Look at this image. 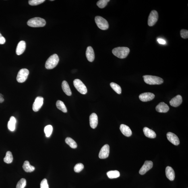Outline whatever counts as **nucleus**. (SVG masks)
<instances>
[{"mask_svg": "<svg viewBox=\"0 0 188 188\" xmlns=\"http://www.w3.org/2000/svg\"><path fill=\"white\" fill-rule=\"evenodd\" d=\"M130 50L125 47H119L114 48L112 53L116 57L120 59H124L128 55Z\"/></svg>", "mask_w": 188, "mask_h": 188, "instance_id": "f257e3e1", "label": "nucleus"}, {"mask_svg": "<svg viewBox=\"0 0 188 188\" xmlns=\"http://www.w3.org/2000/svg\"><path fill=\"white\" fill-rule=\"evenodd\" d=\"M143 77L145 83L149 85H160L164 82L163 79L154 76L146 75Z\"/></svg>", "mask_w": 188, "mask_h": 188, "instance_id": "f03ea898", "label": "nucleus"}, {"mask_svg": "<svg viewBox=\"0 0 188 188\" xmlns=\"http://www.w3.org/2000/svg\"><path fill=\"white\" fill-rule=\"evenodd\" d=\"M27 24L28 26L32 27H40L45 26L46 22L43 19L36 17L30 19Z\"/></svg>", "mask_w": 188, "mask_h": 188, "instance_id": "7ed1b4c3", "label": "nucleus"}, {"mask_svg": "<svg viewBox=\"0 0 188 188\" xmlns=\"http://www.w3.org/2000/svg\"><path fill=\"white\" fill-rule=\"evenodd\" d=\"M59 60V58L57 55L53 54L50 56L46 61L45 65L46 68L48 69L54 68L58 64Z\"/></svg>", "mask_w": 188, "mask_h": 188, "instance_id": "20e7f679", "label": "nucleus"}, {"mask_svg": "<svg viewBox=\"0 0 188 188\" xmlns=\"http://www.w3.org/2000/svg\"><path fill=\"white\" fill-rule=\"evenodd\" d=\"M95 21L98 28L102 30H106L109 28V24L107 21L100 16H96Z\"/></svg>", "mask_w": 188, "mask_h": 188, "instance_id": "39448f33", "label": "nucleus"}, {"mask_svg": "<svg viewBox=\"0 0 188 188\" xmlns=\"http://www.w3.org/2000/svg\"><path fill=\"white\" fill-rule=\"evenodd\" d=\"M73 85L77 90L81 94H85L87 92V89L82 81L79 79H75L73 82Z\"/></svg>", "mask_w": 188, "mask_h": 188, "instance_id": "423d86ee", "label": "nucleus"}, {"mask_svg": "<svg viewBox=\"0 0 188 188\" xmlns=\"http://www.w3.org/2000/svg\"><path fill=\"white\" fill-rule=\"evenodd\" d=\"M29 74V71L27 69H21L17 74V79L19 83H23L26 80Z\"/></svg>", "mask_w": 188, "mask_h": 188, "instance_id": "0eeeda50", "label": "nucleus"}, {"mask_svg": "<svg viewBox=\"0 0 188 188\" xmlns=\"http://www.w3.org/2000/svg\"><path fill=\"white\" fill-rule=\"evenodd\" d=\"M158 18V15L157 11L156 10H153L151 11L148 18V26L150 27L153 26L157 22Z\"/></svg>", "mask_w": 188, "mask_h": 188, "instance_id": "6e6552de", "label": "nucleus"}, {"mask_svg": "<svg viewBox=\"0 0 188 188\" xmlns=\"http://www.w3.org/2000/svg\"><path fill=\"white\" fill-rule=\"evenodd\" d=\"M153 163L152 161H145L144 165L139 171V174L141 175H144L147 172L150 170L153 167Z\"/></svg>", "mask_w": 188, "mask_h": 188, "instance_id": "1a4fd4ad", "label": "nucleus"}, {"mask_svg": "<svg viewBox=\"0 0 188 188\" xmlns=\"http://www.w3.org/2000/svg\"><path fill=\"white\" fill-rule=\"evenodd\" d=\"M44 99L42 97H38L35 100L32 106L33 110L37 112L41 108L43 104Z\"/></svg>", "mask_w": 188, "mask_h": 188, "instance_id": "9d476101", "label": "nucleus"}, {"mask_svg": "<svg viewBox=\"0 0 188 188\" xmlns=\"http://www.w3.org/2000/svg\"><path fill=\"white\" fill-rule=\"evenodd\" d=\"M109 146L106 144L102 147L99 152V157L101 159L106 158L109 156Z\"/></svg>", "mask_w": 188, "mask_h": 188, "instance_id": "9b49d317", "label": "nucleus"}, {"mask_svg": "<svg viewBox=\"0 0 188 188\" xmlns=\"http://www.w3.org/2000/svg\"><path fill=\"white\" fill-rule=\"evenodd\" d=\"M166 137L168 140L172 144L177 146L180 144L179 138L177 135L171 132H168L166 134Z\"/></svg>", "mask_w": 188, "mask_h": 188, "instance_id": "f8f14e48", "label": "nucleus"}, {"mask_svg": "<svg viewBox=\"0 0 188 188\" xmlns=\"http://www.w3.org/2000/svg\"><path fill=\"white\" fill-rule=\"evenodd\" d=\"M155 95L150 92L143 93L139 96V99L143 102L150 101L153 99Z\"/></svg>", "mask_w": 188, "mask_h": 188, "instance_id": "ddd939ff", "label": "nucleus"}, {"mask_svg": "<svg viewBox=\"0 0 188 188\" xmlns=\"http://www.w3.org/2000/svg\"><path fill=\"white\" fill-rule=\"evenodd\" d=\"M169 109V107L164 102H160L156 107V111L160 113H166Z\"/></svg>", "mask_w": 188, "mask_h": 188, "instance_id": "4468645a", "label": "nucleus"}, {"mask_svg": "<svg viewBox=\"0 0 188 188\" xmlns=\"http://www.w3.org/2000/svg\"><path fill=\"white\" fill-rule=\"evenodd\" d=\"M182 101V97L180 95H178L170 101V105L174 107H177L181 105Z\"/></svg>", "mask_w": 188, "mask_h": 188, "instance_id": "2eb2a0df", "label": "nucleus"}, {"mask_svg": "<svg viewBox=\"0 0 188 188\" xmlns=\"http://www.w3.org/2000/svg\"><path fill=\"white\" fill-rule=\"evenodd\" d=\"M86 55L87 59L89 61L92 62L94 61L95 58L94 53L91 46H89L87 48Z\"/></svg>", "mask_w": 188, "mask_h": 188, "instance_id": "dca6fc26", "label": "nucleus"}, {"mask_svg": "<svg viewBox=\"0 0 188 188\" xmlns=\"http://www.w3.org/2000/svg\"><path fill=\"white\" fill-rule=\"evenodd\" d=\"M26 48V43L24 40L19 42L17 44L16 52L17 55H20L24 52Z\"/></svg>", "mask_w": 188, "mask_h": 188, "instance_id": "f3484780", "label": "nucleus"}, {"mask_svg": "<svg viewBox=\"0 0 188 188\" xmlns=\"http://www.w3.org/2000/svg\"><path fill=\"white\" fill-rule=\"evenodd\" d=\"M90 127L93 129L97 127L98 124V117L97 114L93 113L90 116Z\"/></svg>", "mask_w": 188, "mask_h": 188, "instance_id": "a211bd4d", "label": "nucleus"}, {"mask_svg": "<svg viewBox=\"0 0 188 188\" xmlns=\"http://www.w3.org/2000/svg\"><path fill=\"white\" fill-rule=\"evenodd\" d=\"M120 130L123 134L125 136L130 137L132 134V132L130 128L126 125H123V124H122L120 125Z\"/></svg>", "mask_w": 188, "mask_h": 188, "instance_id": "6ab92c4d", "label": "nucleus"}, {"mask_svg": "<svg viewBox=\"0 0 188 188\" xmlns=\"http://www.w3.org/2000/svg\"><path fill=\"white\" fill-rule=\"evenodd\" d=\"M166 177L171 181H173L175 178V173L173 169L169 166H168L166 169Z\"/></svg>", "mask_w": 188, "mask_h": 188, "instance_id": "aec40b11", "label": "nucleus"}, {"mask_svg": "<svg viewBox=\"0 0 188 188\" xmlns=\"http://www.w3.org/2000/svg\"><path fill=\"white\" fill-rule=\"evenodd\" d=\"M143 132L145 136L150 138H154L156 137V133L148 128L145 127L143 129Z\"/></svg>", "mask_w": 188, "mask_h": 188, "instance_id": "412c9836", "label": "nucleus"}, {"mask_svg": "<svg viewBox=\"0 0 188 188\" xmlns=\"http://www.w3.org/2000/svg\"><path fill=\"white\" fill-rule=\"evenodd\" d=\"M62 88L63 92L68 96H71L72 94L68 83L67 81H64L62 84Z\"/></svg>", "mask_w": 188, "mask_h": 188, "instance_id": "4be33fe9", "label": "nucleus"}, {"mask_svg": "<svg viewBox=\"0 0 188 188\" xmlns=\"http://www.w3.org/2000/svg\"><path fill=\"white\" fill-rule=\"evenodd\" d=\"M22 167L24 171L27 172H32L34 171L35 170L34 166H31L28 161H25Z\"/></svg>", "mask_w": 188, "mask_h": 188, "instance_id": "5701e85b", "label": "nucleus"}, {"mask_svg": "<svg viewBox=\"0 0 188 188\" xmlns=\"http://www.w3.org/2000/svg\"><path fill=\"white\" fill-rule=\"evenodd\" d=\"M16 123V120L13 116L11 117L10 120L8 123V127L9 130L11 131H14L15 128V124Z\"/></svg>", "mask_w": 188, "mask_h": 188, "instance_id": "b1692460", "label": "nucleus"}, {"mask_svg": "<svg viewBox=\"0 0 188 188\" xmlns=\"http://www.w3.org/2000/svg\"><path fill=\"white\" fill-rule=\"evenodd\" d=\"M56 106L58 109L61 110L63 113H67V110L64 103L61 100H58L56 102Z\"/></svg>", "mask_w": 188, "mask_h": 188, "instance_id": "393cba45", "label": "nucleus"}, {"mask_svg": "<svg viewBox=\"0 0 188 188\" xmlns=\"http://www.w3.org/2000/svg\"><path fill=\"white\" fill-rule=\"evenodd\" d=\"M13 161V156L12 153L10 151H7L5 157L4 158V161L6 163L9 164L11 163Z\"/></svg>", "mask_w": 188, "mask_h": 188, "instance_id": "a878e982", "label": "nucleus"}, {"mask_svg": "<svg viewBox=\"0 0 188 188\" xmlns=\"http://www.w3.org/2000/svg\"><path fill=\"white\" fill-rule=\"evenodd\" d=\"M107 174L108 178L110 179L117 178L119 177L120 176V172L117 170L108 171L107 173Z\"/></svg>", "mask_w": 188, "mask_h": 188, "instance_id": "bb28decb", "label": "nucleus"}, {"mask_svg": "<svg viewBox=\"0 0 188 188\" xmlns=\"http://www.w3.org/2000/svg\"><path fill=\"white\" fill-rule=\"evenodd\" d=\"M65 142L72 148H77V145L76 142L70 137H67L65 139Z\"/></svg>", "mask_w": 188, "mask_h": 188, "instance_id": "cd10ccee", "label": "nucleus"}, {"mask_svg": "<svg viewBox=\"0 0 188 188\" xmlns=\"http://www.w3.org/2000/svg\"><path fill=\"white\" fill-rule=\"evenodd\" d=\"M110 86L118 94H121L122 89L119 85L115 83L112 82L110 83Z\"/></svg>", "mask_w": 188, "mask_h": 188, "instance_id": "c85d7f7f", "label": "nucleus"}, {"mask_svg": "<svg viewBox=\"0 0 188 188\" xmlns=\"http://www.w3.org/2000/svg\"><path fill=\"white\" fill-rule=\"evenodd\" d=\"M53 131V127L51 125L46 126L44 128V132L45 133L46 137H50Z\"/></svg>", "mask_w": 188, "mask_h": 188, "instance_id": "c756f323", "label": "nucleus"}, {"mask_svg": "<svg viewBox=\"0 0 188 188\" xmlns=\"http://www.w3.org/2000/svg\"><path fill=\"white\" fill-rule=\"evenodd\" d=\"M109 1V0H100L97 2V5L100 8H104Z\"/></svg>", "mask_w": 188, "mask_h": 188, "instance_id": "7c9ffc66", "label": "nucleus"}, {"mask_svg": "<svg viewBox=\"0 0 188 188\" xmlns=\"http://www.w3.org/2000/svg\"><path fill=\"white\" fill-rule=\"evenodd\" d=\"M27 182L24 178H22L17 183L16 188H24L26 185Z\"/></svg>", "mask_w": 188, "mask_h": 188, "instance_id": "2f4dec72", "label": "nucleus"}, {"mask_svg": "<svg viewBox=\"0 0 188 188\" xmlns=\"http://www.w3.org/2000/svg\"><path fill=\"white\" fill-rule=\"evenodd\" d=\"M45 0H30L29 4L30 5L36 6L44 2Z\"/></svg>", "mask_w": 188, "mask_h": 188, "instance_id": "473e14b6", "label": "nucleus"}, {"mask_svg": "<svg viewBox=\"0 0 188 188\" xmlns=\"http://www.w3.org/2000/svg\"><path fill=\"white\" fill-rule=\"evenodd\" d=\"M84 168V166L82 164H77L76 165L74 168V171L76 172H80Z\"/></svg>", "mask_w": 188, "mask_h": 188, "instance_id": "72a5a7b5", "label": "nucleus"}, {"mask_svg": "<svg viewBox=\"0 0 188 188\" xmlns=\"http://www.w3.org/2000/svg\"><path fill=\"white\" fill-rule=\"evenodd\" d=\"M180 34L182 38L187 39L188 38V31L185 30H182L180 32Z\"/></svg>", "mask_w": 188, "mask_h": 188, "instance_id": "f704fd0d", "label": "nucleus"}, {"mask_svg": "<svg viewBox=\"0 0 188 188\" xmlns=\"http://www.w3.org/2000/svg\"><path fill=\"white\" fill-rule=\"evenodd\" d=\"M40 188H49L47 179H44L42 180L40 184Z\"/></svg>", "mask_w": 188, "mask_h": 188, "instance_id": "c9c22d12", "label": "nucleus"}, {"mask_svg": "<svg viewBox=\"0 0 188 188\" xmlns=\"http://www.w3.org/2000/svg\"><path fill=\"white\" fill-rule=\"evenodd\" d=\"M6 42L5 39L0 33V44H4Z\"/></svg>", "mask_w": 188, "mask_h": 188, "instance_id": "e433bc0d", "label": "nucleus"}, {"mask_svg": "<svg viewBox=\"0 0 188 188\" xmlns=\"http://www.w3.org/2000/svg\"><path fill=\"white\" fill-rule=\"evenodd\" d=\"M158 41L160 44H166L165 40L161 38H158Z\"/></svg>", "mask_w": 188, "mask_h": 188, "instance_id": "4c0bfd02", "label": "nucleus"}]
</instances>
